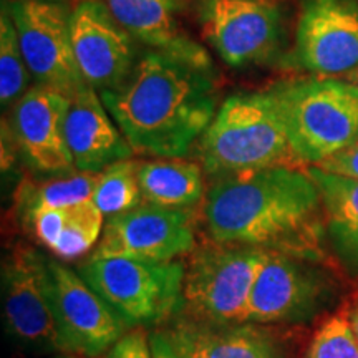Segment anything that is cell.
I'll list each match as a JSON object with an SVG mask.
<instances>
[{
    "label": "cell",
    "instance_id": "16",
    "mask_svg": "<svg viewBox=\"0 0 358 358\" xmlns=\"http://www.w3.org/2000/svg\"><path fill=\"white\" fill-rule=\"evenodd\" d=\"M65 136L75 169L80 173H101L134 155L127 136L103 105L101 96L90 85L70 98Z\"/></svg>",
    "mask_w": 358,
    "mask_h": 358
},
{
    "label": "cell",
    "instance_id": "29",
    "mask_svg": "<svg viewBox=\"0 0 358 358\" xmlns=\"http://www.w3.org/2000/svg\"><path fill=\"white\" fill-rule=\"evenodd\" d=\"M151 355L153 358H182L173 347L171 340L168 338L166 334H155L150 338Z\"/></svg>",
    "mask_w": 358,
    "mask_h": 358
},
{
    "label": "cell",
    "instance_id": "14",
    "mask_svg": "<svg viewBox=\"0 0 358 358\" xmlns=\"http://www.w3.org/2000/svg\"><path fill=\"white\" fill-rule=\"evenodd\" d=\"M75 60L85 83L96 92L115 88L136 64L134 38L103 0H82L70 15Z\"/></svg>",
    "mask_w": 358,
    "mask_h": 358
},
{
    "label": "cell",
    "instance_id": "22",
    "mask_svg": "<svg viewBox=\"0 0 358 358\" xmlns=\"http://www.w3.org/2000/svg\"><path fill=\"white\" fill-rule=\"evenodd\" d=\"M103 221L105 214L96 208L93 201L69 208L65 227L52 252L64 261H73L85 256L100 243L105 229Z\"/></svg>",
    "mask_w": 358,
    "mask_h": 358
},
{
    "label": "cell",
    "instance_id": "31",
    "mask_svg": "<svg viewBox=\"0 0 358 358\" xmlns=\"http://www.w3.org/2000/svg\"><path fill=\"white\" fill-rule=\"evenodd\" d=\"M345 78H347V80H350V82H353V83H357V85H358V69H357L355 71H352V73L345 75Z\"/></svg>",
    "mask_w": 358,
    "mask_h": 358
},
{
    "label": "cell",
    "instance_id": "2",
    "mask_svg": "<svg viewBox=\"0 0 358 358\" xmlns=\"http://www.w3.org/2000/svg\"><path fill=\"white\" fill-rule=\"evenodd\" d=\"M204 213L214 243L303 257L315 245L324 208L308 169L277 166L219 178Z\"/></svg>",
    "mask_w": 358,
    "mask_h": 358
},
{
    "label": "cell",
    "instance_id": "30",
    "mask_svg": "<svg viewBox=\"0 0 358 358\" xmlns=\"http://www.w3.org/2000/svg\"><path fill=\"white\" fill-rule=\"evenodd\" d=\"M348 319H350L352 327H353V330H355L357 338H358V306L350 312V315H348Z\"/></svg>",
    "mask_w": 358,
    "mask_h": 358
},
{
    "label": "cell",
    "instance_id": "13",
    "mask_svg": "<svg viewBox=\"0 0 358 358\" xmlns=\"http://www.w3.org/2000/svg\"><path fill=\"white\" fill-rule=\"evenodd\" d=\"M295 60L317 77L358 69L357 0H303L295 29Z\"/></svg>",
    "mask_w": 358,
    "mask_h": 358
},
{
    "label": "cell",
    "instance_id": "6",
    "mask_svg": "<svg viewBox=\"0 0 358 358\" xmlns=\"http://www.w3.org/2000/svg\"><path fill=\"white\" fill-rule=\"evenodd\" d=\"M186 266L131 257H92L80 275L127 325L166 320L182 301Z\"/></svg>",
    "mask_w": 358,
    "mask_h": 358
},
{
    "label": "cell",
    "instance_id": "21",
    "mask_svg": "<svg viewBox=\"0 0 358 358\" xmlns=\"http://www.w3.org/2000/svg\"><path fill=\"white\" fill-rule=\"evenodd\" d=\"M138 166L136 161L124 159L98 174L92 201L106 217L127 213L143 203Z\"/></svg>",
    "mask_w": 358,
    "mask_h": 358
},
{
    "label": "cell",
    "instance_id": "3",
    "mask_svg": "<svg viewBox=\"0 0 358 358\" xmlns=\"http://www.w3.org/2000/svg\"><path fill=\"white\" fill-rule=\"evenodd\" d=\"M201 164L216 178L299 166L274 93H237L222 101L198 141Z\"/></svg>",
    "mask_w": 358,
    "mask_h": 358
},
{
    "label": "cell",
    "instance_id": "27",
    "mask_svg": "<svg viewBox=\"0 0 358 358\" xmlns=\"http://www.w3.org/2000/svg\"><path fill=\"white\" fill-rule=\"evenodd\" d=\"M106 358H153L150 340L143 332L124 334L113 347Z\"/></svg>",
    "mask_w": 358,
    "mask_h": 358
},
{
    "label": "cell",
    "instance_id": "25",
    "mask_svg": "<svg viewBox=\"0 0 358 358\" xmlns=\"http://www.w3.org/2000/svg\"><path fill=\"white\" fill-rule=\"evenodd\" d=\"M303 358H358V338L348 317L335 315L319 327Z\"/></svg>",
    "mask_w": 358,
    "mask_h": 358
},
{
    "label": "cell",
    "instance_id": "7",
    "mask_svg": "<svg viewBox=\"0 0 358 358\" xmlns=\"http://www.w3.org/2000/svg\"><path fill=\"white\" fill-rule=\"evenodd\" d=\"M45 282L62 353L96 358L123 337L127 324L82 275L47 261Z\"/></svg>",
    "mask_w": 358,
    "mask_h": 358
},
{
    "label": "cell",
    "instance_id": "32",
    "mask_svg": "<svg viewBox=\"0 0 358 358\" xmlns=\"http://www.w3.org/2000/svg\"><path fill=\"white\" fill-rule=\"evenodd\" d=\"M43 2H55V3H58V2H64V0H43Z\"/></svg>",
    "mask_w": 358,
    "mask_h": 358
},
{
    "label": "cell",
    "instance_id": "20",
    "mask_svg": "<svg viewBox=\"0 0 358 358\" xmlns=\"http://www.w3.org/2000/svg\"><path fill=\"white\" fill-rule=\"evenodd\" d=\"M143 201L171 209L198 204L204 192L203 169L181 158L145 161L138 166Z\"/></svg>",
    "mask_w": 358,
    "mask_h": 358
},
{
    "label": "cell",
    "instance_id": "4",
    "mask_svg": "<svg viewBox=\"0 0 358 358\" xmlns=\"http://www.w3.org/2000/svg\"><path fill=\"white\" fill-rule=\"evenodd\" d=\"M299 164H317L358 141V85L317 77L272 88Z\"/></svg>",
    "mask_w": 358,
    "mask_h": 358
},
{
    "label": "cell",
    "instance_id": "26",
    "mask_svg": "<svg viewBox=\"0 0 358 358\" xmlns=\"http://www.w3.org/2000/svg\"><path fill=\"white\" fill-rule=\"evenodd\" d=\"M66 211L69 209H43V211H37L29 216L35 237L50 252L55 248L65 227Z\"/></svg>",
    "mask_w": 358,
    "mask_h": 358
},
{
    "label": "cell",
    "instance_id": "5",
    "mask_svg": "<svg viewBox=\"0 0 358 358\" xmlns=\"http://www.w3.org/2000/svg\"><path fill=\"white\" fill-rule=\"evenodd\" d=\"M267 250L245 245H203L186 266L182 302L194 322L245 324L254 282Z\"/></svg>",
    "mask_w": 358,
    "mask_h": 358
},
{
    "label": "cell",
    "instance_id": "19",
    "mask_svg": "<svg viewBox=\"0 0 358 358\" xmlns=\"http://www.w3.org/2000/svg\"><path fill=\"white\" fill-rule=\"evenodd\" d=\"M317 182L330 241L343 262L358 274V179L310 166Z\"/></svg>",
    "mask_w": 358,
    "mask_h": 358
},
{
    "label": "cell",
    "instance_id": "8",
    "mask_svg": "<svg viewBox=\"0 0 358 358\" xmlns=\"http://www.w3.org/2000/svg\"><path fill=\"white\" fill-rule=\"evenodd\" d=\"M22 53L37 85L73 98L85 80L75 60L69 8L43 0H15L7 3Z\"/></svg>",
    "mask_w": 358,
    "mask_h": 358
},
{
    "label": "cell",
    "instance_id": "18",
    "mask_svg": "<svg viewBox=\"0 0 358 358\" xmlns=\"http://www.w3.org/2000/svg\"><path fill=\"white\" fill-rule=\"evenodd\" d=\"M166 335L182 358H282L275 338L249 322L234 325L181 322Z\"/></svg>",
    "mask_w": 358,
    "mask_h": 358
},
{
    "label": "cell",
    "instance_id": "1",
    "mask_svg": "<svg viewBox=\"0 0 358 358\" xmlns=\"http://www.w3.org/2000/svg\"><path fill=\"white\" fill-rule=\"evenodd\" d=\"M100 96L134 153L155 158L186 156L217 111L211 71L156 50Z\"/></svg>",
    "mask_w": 358,
    "mask_h": 358
},
{
    "label": "cell",
    "instance_id": "17",
    "mask_svg": "<svg viewBox=\"0 0 358 358\" xmlns=\"http://www.w3.org/2000/svg\"><path fill=\"white\" fill-rule=\"evenodd\" d=\"M134 40L198 69L213 70L203 45L185 32L178 19V0H103Z\"/></svg>",
    "mask_w": 358,
    "mask_h": 358
},
{
    "label": "cell",
    "instance_id": "11",
    "mask_svg": "<svg viewBox=\"0 0 358 358\" xmlns=\"http://www.w3.org/2000/svg\"><path fill=\"white\" fill-rule=\"evenodd\" d=\"M332 295L329 279L301 257L267 250L250 292L249 324H290L310 319Z\"/></svg>",
    "mask_w": 358,
    "mask_h": 358
},
{
    "label": "cell",
    "instance_id": "9",
    "mask_svg": "<svg viewBox=\"0 0 358 358\" xmlns=\"http://www.w3.org/2000/svg\"><path fill=\"white\" fill-rule=\"evenodd\" d=\"M201 29L227 65L262 64L282 38V10L275 0H203Z\"/></svg>",
    "mask_w": 358,
    "mask_h": 358
},
{
    "label": "cell",
    "instance_id": "33",
    "mask_svg": "<svg viewBox=\"0 0 358 358\" xmlns=\"http://www.w3.org/2000/svg\"><path fill=\"white\" fill-rule=\"evenodd\" d=\"M58 358H73L71 355H65V353H62V357H58Z\"/></svg>",
    "mask_w": 358,
    "mask_h": 358
},
{
    "label": "cell",
    "instance_id": "28",
    "mask_svg": "<svg viewBox=\"0 0 358 358\" xmlns=\"http://www.w3.org/2000/svg\"><path fill=\"white\" fill-rule=\"evenodd\" d=\"M322 171L338 174V176H347L358 179V141L347 150L340 151L338 155L325 159L324 163L317 164Z\"/></svg>",
    "mask_w": 358,
    "mask_h": 358
},
{
    "label": "cell",
    "instance_id": "23",
    "mask_svg": "<svg viewBox=\"0 0 358 358\" xmlns=\"http://www.w3.org/2000/svg\"><path fill=\"white\" fill-rule=\"evenodd\" d=\"M29 75L30 70L22 53L19 34L7 3L3 2L0 17V103L3 108L24 95Z\"/></svg>",
    "mask_w": 358,
    "mask_h": 358
},
{
    "label": "cell",
    "instance_id": "24",
    "mask_svg": "<svg viewBox=\"0 0 358 358\" xmlns=\"http://www.w3.org/2000/svg\"><path fill=\"white\" fill-rule=\"evenodd\" d=\"M98 174L100 173H77L65 178H57L45 182L34 192L29 201L30 214L43 209H69L93 199Z\"/></svg>",
    "mask_w": 358,
    "mask_h": 358
},
{
    "label": "cell",
    "instance_id": "12",
    "mask_svg": "<svg viewBox=\"0 0 358 358\" xmlns=\"http://www.w3.org/2000/svg\"><path fill=\"white\" fill-rule=\"evenodd\" d=\"M192 248L194 231L185 209L141 203L127 213L108 217L92 257L171 262Z\"/></svg>",
    "mask_w": 358,
    "mask_h": 358
},
{
    "label": "cell",
    "instance_id": "15",
    "mask_svg": "<svg viewBox=\"0 0 358 358\" xmlns=\"http://www.w3.org/2000/svg\"><path fill=\"white\" fill-rule=\"evenodd\" d=\"M70 98L35 85L15 103L13 133L30 168L45 174H66L75 169L65 136Z\"/></svg>",
    "mask_w": 358,
    "mask_h": 358
},
{
    "label": "cell",
    "instance_id": "10",
    "mask_svg": "<svg viewBox=\"0 0 358 358\" xmlns=\"http://www.w3.org/2000/svg\"><path fill=\"white\" fill-rule=\"evenodd\" d=\"M45 262L35 250L19 245L2 266L6 332L17 345L34 353L60 352L45 282Z\"/></svg>",
    "mask_w": 358,
    "mask_h": 358
}]
</instances>
